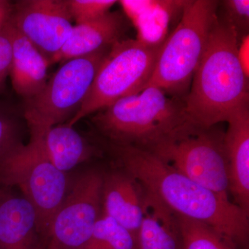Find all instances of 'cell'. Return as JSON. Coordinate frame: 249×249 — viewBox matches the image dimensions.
<instances>
[{
    "label": "cell",
    "instance_id": "cell-4",
    "mask_svg": "<svg viewBox=\"0 0 249 249\" xmlns=\"http://www.w3.org/2000/svg\"><path fill=\"white\" fill-rule=\"evenodd\" d=\"M30 134L27 144L20 142L0 160V183L21 190L35 210L44 240L66 196L67 179L49 159L40 134Z\"/></svg>",
    "mask_w": 249,
    "mask_h": 249
},
{
    "label": "cell",
    "instance_id": "cell-6",
    "mask_svg": "<svg viewBox=\"0 0 249 249\" xmlns=\"http://www.w3.org/2000/svg\"><path fill=\"white\" fill-rule=\"evenodd\" d=\"M163 42L123 39L111 46L81 107L67 124L73 127L83 118L144 89Z\"/></svg>",
    "mask_w": 249,
    "mask_h": 249
},
{
    "label": "cell",
    "instance_id": "cell-9",
    "mask_svg": "<svg viewBox=\"0 0 249 249\" xmlns=\"http://www.w3.org/2000/svg\"><path fill=\"white\" fill-rule=\"evenodd\" d=\"M224 134L218 124L200 129L170 147L160 158L195 182L229 199Z\"/></svg>",
    "mask_w": 249,
    "mask_h": 249
},
{
    "label": "cell",
    "instance_id": "cell-19",
    "mask_svg": "<svg viewBox=\"0 0 249 249\" xmlns=\"http://www.w3.org/2000/svg\"><path fill=\"white\" fill-rule=\"evenodd\" d=\"M183 249H237L212 227L204 223L178 214Z\"/></svg>",
    "mask_w": 249,
    "mask_h": 249
},
{
    "label": "cell",
    "instance_id": "cell-20",
    "mask_svg": "<svg viewBox=\"0 0 249 249\" xmlns=\"http://www.w3.org/2000/svg\"><path fill=\"white\" fill-rule=\"evenodd\" d=\"M218 7L221 9L222 16L219 18L229 23L237 33L239 41L249 36V0H225L219 1Z\"/></svg>",
    "mask_w": 249,
    "mask_h": 249
},
{
    "label": "cell",
    "instance_id": "cell-1",
    "mask_svg": "<svg viewBox=\"0 0 249 249\" xmlns=\"http://www.w3.org/2000/svg\"><path fill=\"white\" fill-rule=\"evenodd\" d=\"M124 171L175 213L212 227L237 249H248L249 214L238 206L176 171L160 157L136 147L109 143Z\"/></svg>",
    "mask_w": 249,
    "mask_h": 249
},
{
    "label": "cell",
    "instance_id": "cell-11",
    "mask_svg": "<svg viewBox=\"0 0 249 249\" xmlns=\"http://www.w3.org/2000/svg\"><path fill=\"white\" fill-rule=\"evenodd\" d=\"M224 142L229 162V193L234 204L249 214V104L227 121Z\"/></svg>",
    "mask_w": 249,
    "mask_h": 249
},
{
    "label": "cell",
    "instance_id": "cell-23",
    "mask_svg": "<svg viewBox=\"0 0 249 249\" xmlns=\"http://www.w3.org/2000/svg\"><path fill=\"white\" fill-rule=\"evenodd\" d=\"M9 23L10 21L0 33V92L4 88L5 82L11 71L12 47Z\"/></svg>",
    "mask_w": 249,
    "mask_h": 249
},
{
    "label": "cell",
    "instance_id": "cell-10",
    "mask_svg": "<svg viewBox=\"0 0 249 249\" xmlns=\"http://www.w3.org/2000/svg\"><path fill=\"white\" fill-rule=\"evenodd\" d=\"M11 22L49 60L65 45L73 26L65 0H22L13 4Z\"/></svg>",
    "mask_w": 249,
    "mask_h": 249
},
{
    "label": "cell",
    "instance_id": "cell-21",
    "mask_svg": "<svg viewBox=\"0 0 249 249\" xmlns=\"http://www.w3.org/2000/svg\"><path fill=\"white\" fill-rule=\"evenodd\" d=\"M72 20L76 24L91 22L107 14L114 0H65Z\"/></svg>",
    "mask_w": 249,
    "mask_h": 249
},
{
    "label": "cell",
    "instance_id": "cell-8",
    "mask_svg": "<svg viewBox=\"0 0 249 249\" xmlns=\"http://www.w3.org/2000/svg\"><path fill=\"white\" fill-rule=\"evenodd\" d=\"M104 175L89 170L72 184L40 249H78L101 217Z\"/></svg>",
    "mask_w": 249,
    "mask_h": 249
},
{
    "label": "cell",
    "instance_id": "cell-16",
    "mask_svg": "<svg viewBox=\"0 0 249 249\" xmlns=\"http://www.w3.org/2000/svg\"><path fill=\"white\" fill-rule=\"evenodd\" d=\"M142 208L143 217L137 236V249H183L178 214L143 191Z\"/></svg>",
    "mask_w": 249,
    "mask_h": 249
},
{
    "label": "cell",
    "instance_id": "cell-14",
    "mask_svg": "<svg viewBox=\"0 0 249 249\" xmlns=\"http://www.w3.org/2000/svg\"><path fill=\"white\" fill-rule=\"evenodd\" d=\"M9 26L12 47L10 76L15 91L25 101L38 94L45 88L50 63L11 20Z\"/></svg>",
    "mask_w": 249,
    "mask_h": 249
},
{
    "label": "cell",
    "instance_id": "cell-13",
    "mask_svg": "<svg viewBox=\"0 0 249 249\" xmlns=\"http://www.w3.org/2000/svg\"><path fill=\"white\" fill-rule=\"evenodd\" d=\"M142 197V187L127 172L104 175L103 214L112 218L136 237L143 217Z\"/></svg>",
    "mask_w": 249,
    "mask_h": 249
},
{
    "label": "cell",
    "instance_id": "cell-18",
    "mask_svg": "<svg viewBox=\"0 0 249 249\" xmlns=\"http://www.w3.org/2000/svg\"><path fill=\"white\" fill-rule=\"evenodd\" d=\"M78 249H137V237L112 218L102 214L89 240Z\"/></svg>",
    "mask_w": 249,
    "mask_h": 249
},
{
    "label": "cell",
    "instance_id": "cell-5",
    "mask_svg": "<svg viewBox=\"0 0 249 249\" xmlns=\"http://www.w3.org/2000/svg\"><path fill=\"white\" fill-rule=\"evenodd\" d=\"M218 2L213 0L186 1L181 20L163 42L145 88L157 87L168 94L182 98L191 84L217 20Z\"/></svg>",
    "mask_w": 249,
    "mask_h": 249
},
{
    "label": "cell",
    "instance_id": "cell-15",
    "mask_svg": "<svg viewBox=\"0 0 249 249\" xmlns=\"http://www.w3.org/2000/svg\"><path fill=\"white\" fill-rule=\"evenodd\" d=\"M35 210L24 197L0 194V249H40Z\"/></svg>",
    "mask_w": 249,
    "mask_h": 249
},
{
    "label": "cell",
    "instance_id": "cell-17",
    "mask_svg": "<svg viewBox=\"0 0 249 249\" xmlns=\"http://www.w3.org/2000/svg\"><path fill=\"white\" fill-rule=\"evenodd\" d=\"M36 132L42 137L52 163L64 173L100 153L96 147L67 124H57L45 132Z\"/></svg>",
    "mask_w": 249,
    "mask_h": 249
},
{
    "label": "cell",
    "instance_id": "cell-2",
    "mask_svg": "<svg viewBox=\"0 0 249 249\" xmlns=\"http://www.w3.org/2000/svg\"><path fill=\"white\" fill-rule=\"evenodd\" d=\"M109 143L128 145L160 157L200 129L188 116L184 98L150 86L118 100L91 118Z\"/></svg>",
    "mask_w": 249,
    "mask_h": 249
},
{
    "label": "cell",
    "instance_id": "cell-12",
    "mask_svg": "<svg viewBox=\"0 0 249 249\" xmlns=\"http://www.w3.org/2000/svg\"><path fill=\"white\" fill-rule=\"evenodd\" d=\"M125 19L119 11L107 14L91 22L73 26L65 45L52 60V65L85 56L111 47L123 40Z\"/></svg>",
    "mask_w": 249,
    "mask_h": 249
},
{
    "label": "cell",
    "instance_id": "cell-24",
    "mask_svg": "<svg viewBox=\"0 0 249 249\" xmlns=\"http://www.w3.org/2000/svg\"><path fill=\"white\" fill-rule=\"evenodd\" d=\"M249 36H247L240 41L238 48V56L244 71L248 76H249Z\"/></svg>",
    "mask_w": 249,
    "mask_h": 249
},
{
    "label": "cell",
    "instance_id": "cell-25",
    "mask_svg": "<svg viewBox=\"0 0 249 249\" xmlns=\"http://www.w3.org/2000/svg\"><path fill=\"white\" fill-rule=\"evenodd\" d=\"M13 12V3L7 0H0V33L11 20Z\"/></svg>",
    "mask_w": 249,
    "mask_h": 249
},
{
    "label": "cell",
    "instance_id": "cell-22",
    "mask_svg": "<svg viewBox=\"0 0 249 249\" xmlns=\"http://www.w3.org/2000/svg\"><path fill=\"white\" fill-rule=\"evenodd\" d=\"M20 142L17 119L12 113L0 108V160Z\"/></svg>",
    "mask_w": 249,
    "mask_h": 249
},
{
    "label": "cell",
    "instance_id": "cell-3",
    "mask_svg": "<svg viewBox=\"0 0 249 249\" xmlns=\"http://www.w3.org/2000/svg\"><path fill=\"white\" fill-rule=\"evenodd\" d=\"M239 45L234 28L217 16L184 98L187 113L199 128L227 122L249 104V76L239 60Z\"/></svg>",
    "mask_w": 249,
    "mask_h": 249
},
{
    "label": "cell",
    "instance_id": "cell-26",
    "mask_svg": "<svg viewBox=\"0 0 249 249\" xmlns=\"http://www.w3.org/2000/svg\"><path fill=\"white\" fill-rule=\"evenodd\" d=\"M1 191H0V194H1Z\"/></svg>",
    "mask_w": 249,
    "mask_h": 249
},
{
    "label": "cell",
    "instance_id": "cell-7",
    "mask_svg": "<svg viewBox=\"0 0 249 249\" xmlns=\"http://www.w3.org/2000/svg\"><path fill=\"white\" fill-rule=\"evenodd\" d=\"M110 48L63 62L40 93L24 101L29 130L43 132L75 115Z\"/></svg>",
    "mask_w": 249,
    "mask_h": 249
}]
</instances>
